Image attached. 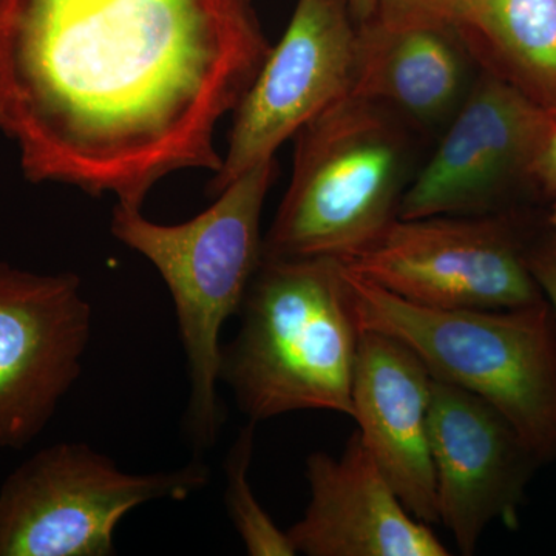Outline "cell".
Here are the masks:
<instances>
[{
	"instance_id": "1",
	"label": "cell",
	"mask_w": 556,
	"mask_h": 556,
	"mask_svg": "<svg viewBox=\"0 0 556 556\" xmlns=\"http://www.w3.org/2000/svg\"><path fill=\"white\" fill-rule=\"evenodd\" d=\"M269 50L251 0H0V134L28 181L142 207L167 175L217 174Z\"/></svg>"
},
{
	"instance_id": "2",
	"label": "cell",
	"mask_w": 556,
	"mask_h": 556,
	"mask_svg": "<svg viewBox=\"0 0 556 556\" xmlns=\"http://www.w3.org/2000/svg\"><path fill=\"white\" fill-rule=\"evenodd\" d=\"M239 314L219 382L251 422L303 409L351 416L361 327L338 258H262Z\"/></svg>"
},
{
	"instance_id": "3",
	"label": "cell",
	"mask_w": 556,
	"mask_h": 556,
	"mask_svg": "<svg viewBox=\"0 0 556 556\" xmlns=\"http://www.w3.org/2000/svg\"><path fill=\"white\" fill-rule=\"evenodd\" d=\"M276 160L263 161L200 215L181 225H160L141 207L116 203L110 232L149 260L169 288L190 378L188 431L207 448L223 426L218 401L222 329L239 314L263 258L260 219Z\"/></svg>"
},
{
	"instance_id": "4",
	"label": "cell",
	"mask_w": 556,
	"mask_h": 556,
	"mask_svg": "<svg viewBox=\"0 0 556 556\" xmlns=\"http://www.w3.org/2000/svg\"><path fill=\"white\" fill-rule=\"evenodd\" d=\"M345 277L361 329L401 340L433 378L484 399L541 464L556 457V320L547 300L514 309L428 308L348 269Z\"/></svg>"
},
{
	"instance_id": "5",
	"label": "cell",
	"mask_w": 556,
	"mask_h": 556,
	"mask_svg": "<svg viewBox=\"0 0 556 556\" xmlns=\"http://www.w3.org/2000/svg\"><path fill=\"white\" fill-rule=\"evenodd\" d=\"M263 258H345L397 217L404 148L379 102L348 94L295 135Z\"/></svg>"
},
{
	"instance_id": "6",
	"label": "cell",
	"mask_w": 556,
	"mask_h": 556,
	"mask_svg": "<svg viewBox=\"0 0 556 556\" xmlns=\"http://www.w3.org/2000/svg\"><path fill=\"white\" fill-rule=\"evenodd\" d=\"M211 481L192 463L129 473L84 442L40 450L0 486V556H110L116 527L153 501H185Z\"/></svg>"
},
{
	"instance_id": "7",
	"label": "cell",
	"mask_w": 556,
	"mask_h": 556,
	"mask_svg": "<svg viewBox=\"0 0 556 556\" xmlns=\"http://www.w3.org/2000/svg\"><path fill=\"white\" fill-rule=\"evenodd\" d=\"M339 262L428 308L514 309L546 300L514 233L496 219L396 217Z\"/></svg>"
},
{
	"instance_id": "8",
	"label": "cell",
	"mask_w": 556,
	"mask_h": 556,
	"mask_svg": "<svg viewBox=\"0 0 556 556\" xmlns=\"http://www.w3.org/2000/svg\"><path fill=\"white\" fill-rule=\"evenodd\" d=\"M357 49L358 22L348 0H298L287 31L233 112L228 149L208 195L273 160L305 124L351 94Z\"/></svg>"
},
{
	"instance_id": "9",
	"label": "cell",
	"mask_w": 556,
	"mask_h": 556,
	"mask_svg": "<svg viewBox=\"0 0 556 556\" xmlns=\"http://www.w3.org/2000/svg\"><path fill=\"white\" fill-rule=\"evenodd\" d=\"M91 308L73 273L0 262V450L30 444L83 371Z\"/></svg>"
},
{
	"instance_id": "10",
	"label": "cell",
	"mask_w": 556,
	"mask_h": 556,
	"mask_svg": "<svg viewBox=\"0 0 556 556\" xmlns=\"http://www.w3.org/2000/svg\"><path fill=\"white\" fill-rule=\"evenodd\" d=\"M430 445L438 518L463 555H473L490 522H517L535 453L484 399L433 378Z\"/></svg>"
},
{
	"instance_id": "11",
	"label": "cell",
	"mask_w": 556,
	"mask_h": 556,
	"mask_svg": "<svg viewBox=\"0 0 556 556\" xmlns=\"http://www.w3.org/2000/svg\"><path fill=\"white\" fill-rule=\"evenodd\" d=\"M555 127L551 113L506 79L493 75L482 80L401 197L397 218L460 215L489 206L515 178L533 174Z\"/></svg>"
},
{
	"instance_id": "12",
	"label": "cell",
	"mask_w": 556,
	"mask_h": 556,
	"mask_svg": "<svg viewBox=\"0 0 556 556\" xmlns=\"http://www.w3.org/2000/svg\"><path fill=\"white\" fill-rule=\"evenodd\" d=\"M431 376L415 351L386 332L361 329L351 417L409 514L437 525V478L430 445Z\"/></svg>"
},
{
	"instance_id": "13",
	"label": "cell",
	"mask_w": 556,
	"mask_h": 556,
	"mask_svg": "<svg viewBox=\"0 0 556 556\" xmlns=\"http://www.w3.org/2000/svg\"><path fill=\"white\" fill-rule=\"evenodd\" d=\"M309 504L288 530L306 556H447L430 525L409 514L358 434L334 457L306 460Z\"/></svg>"
},
{
	"instance_id": "14",
	"label": "cell",
	"mask_w": 556,
	"mask_h": 556,
	"mask_svg": "<svg viewBox=\"0 0 556 556\" xmlns=\"http://www.w3.org/2000/svg\"><path fill=\"white\" fill-rule=\"evenodd\" d=\"M463 68L447 31L387 30L358 24L353 97L390 101L420 119H433L455 101Z\"/></svg>"
},
{
	"instance_id": "15",
	"label": "cell",
	"mask_w": 556,
	"mask_h": 556,
	"mask_svg": "<svg viewBox=\"0 0 556 556\" xmlns=\"http://www.w3.org/2000/svg\"><path fill=\"white\" fill-rule=\"evenodd\" d=\"M455 30L556 121V0H464Z\"/></svg>"
},
{
	"instance_id": "16",
	"label": "cell",
	"mask_w": 556,
	"mask_h": 556,
	"mask_svg": "<svg viewBox=\"0 0 556 556\" xmlns=\"http://www.w3.org/2000/svg\"><path fill=\"white\" fill-rule=\"evenodd\" d=\"M252 447H254V422L241 431L236 445L230 450L226 463V503L233 527L251 556H294L298 555L288 532H283L269 517L252 492L249 482Z\"/></svg>"
},
{
	"instance_id": "17",
	"label": "cell",
	"mask_w": 556,
	"mask_h": 556,
	"mask_svg": "<svg viewBox=\"0 0 556 556\" xmlns=\"http://www.w3.org/2000/svg\"><path fill=\"white\" fill-rule=\"evenodd\" d=\"M464 0H376L372 24L387 30L455 28Z\"/></svg>"
},
{
	"instance_id": "18",
	"label": "cell",
	"mask_w": 556,
	"mask_h": 556,
	"mask_svg": "<svg viewBox=\"0 0 556 556\" xmlns=\"http://www.w3.org/2000/svg\"><path fill=\"white\" fill-rule=\"evenodd\" d=\"M526 262L556 320V240L533 249L526 254Z\"/></svg>"
},
{
	"instance_id": "19",
	"label": "cell",
	"mask_w": 556,
	"mask_h": 556,
	"mask_svg": "<svg viewBox=\"0 0 556 556\" xmlns=\"http://www.w3.org/2000/svg\"><path fill=\"white\" fill-rule=\"evenodd\" d=\"M533 174L540 177L548 189L556 190V127L548 135L547 141L544 142L543 149L538 155Z\"/></svg>"
},
{
	"instance_id": "20",
	"label": "cell",
	"mask_w": 556,
	"mask_h": 556,
	"mask_svg": "<svg viewBox=\"0 0 556 556\" xmlns=\"http://www.w3.org/2000/svg\"><path fill=\"white\" fill-rule=\"evenodd\" d=\"M358 24H367L375 17L376 0H348Z\"/></svg>"
},
{
	"instance_id": "21",
	"label": "cell",
	"mask_w": 556,
	"mask_h": 556,
	"mask_svg": "<svg viewBox=\"0 0 556 556\" xmlns=\"http://www.w3.org/2000/svg\"><path fill=\"white\" fill-rule=\"evenodd\" d=\"M551 223H552V226H554L555 232H556V204L554 207V212H552Z\"/></svg>"
}]
</instances>
